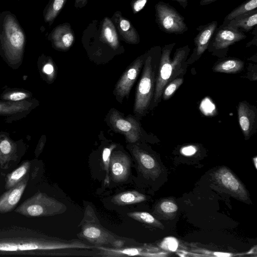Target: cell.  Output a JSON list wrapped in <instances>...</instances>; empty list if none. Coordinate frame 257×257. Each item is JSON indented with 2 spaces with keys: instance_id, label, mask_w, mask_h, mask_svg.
<instances>
[{
  "instance_id": "cell-42",
  "label": "cell",
  "mask_w": 257,
  "mask_h": 257,
  "mask_svg": "<svg viewBox=\"0 0 257 257\" xmlns=\"http://www.w3.org/2000/svg\"><path fill=\"white\" fill-rule=\"evenodd\" d=\"M256 157H255V158H254L253 159V160H254V166L255 167V168H257V167H256Z\"/></svg>"
},
{
  "instance_id": "cell-19",
  "label": "cell",
  "mask_w": 257,
  "mask_h": 257,
  "mask_svg": "<svg viewBox=\"0 0 257 257\" xmlns=\"http://www.w3.org/2000/svg\"><path fill=\"white\" fill-rule=\"evenodd\" d=\"M237 114L240 128L245 137H249L255 120V113L246 102H240L237 107Z\"/></svg>"
},
{
  "instance_id": "cell-28",
  "label": "cell",
  "mask_w": 257,
  "mask_h": 257,
  "mask_svg": "<svg viewBox=\"0 0 257 257\" xmlns=\"http://www.w3.org/2000/svg\"><path fill=\"white\" fill-rule=\"evenodd\" d=\"M15 151V146L10 140L4 139L1 142L0 165L2 168L7 167L6 165L12 159Z\"/></svg>"
},
{
  "instance_id": "cell-24",
  "label": "cell",
  "mask_w": 257,
  "mask_h": 257,
  "mask_svg": "<svg viewBox=\"0 0 257 257\" xmlns=\"http://www.w3.org/2000/svg\"><path fill=\"white\" fill-rule=\"evenodd\" d=\"M30 168L28 161L23 163L19 167L7 176L5 188L8 190L20 182L27 175Z\"/></svg>"
},
{
  "instance_id": "cell-8",
  "label": "cell",
  "mask_w": 257,
  "mask_h": 257,
  "mask_svg": "<svg viewBox=\"0 0 257 257\" xmlns=\"http://www.w3.org/2000/svg\"><path fill=\"white\" fill-rule=\"evenodd\" d=\"M246 38L243 32L228 26L221 25L213 33L208 48L214 52H225L230 46Z\"/></svg>"
},
{
  "instance_id": "cell-39",
  "label": "cell",
  "mask_w": 257,
  "mask_h": 257,
  "mask_svg": "<svg viewBox=\"0 0 257 257\" xmlns=\"http://www.w3.org/2000/svg\"><path fill=\"white\" fill-rule=\"evenodd\" d=\"M88 0H75L74 7L76 9L84 7L87 4Z\"/></svg>"
},
{
  "instance_id": "cell-11",
  "label": "cell",
  "mask_w": 257,
  "mask_h": 257,
  "mask_svg": "<svg viewBox=\"0 0 257 257\" xmlns=\"http://www.w3.org/2000/svg\"><path fill=\"white\" fill-rule=\"evenodd\" d=\"M110 122L115 130L122 134L129 143H135L140 138V127L134 118H124L116 110H113L109 117Z\"/></svg>"
},
{
  "instance_id": "cell-9",
  "label": "cell",
  "mask_w": 257,
  "mask_h": 257,
  "mask_svg": "<svg viewBox=\"0 0 257 257\" xmlns=\"http://www.w3.org/2000/svg\"><path fill=\"white\" fill-rule=\"evenodd\" d=\"M214 177L218 184L232 195L243 201L248 200L245 187L229 169L219 168L214 173Z\"/></svg>"
},
{
  "instance_id": "cell-27",
  "label": "cell",
  "mask_w": 257,
  "mask_h": 257,
  "mask_svg": "<svg viewBox=\"0 0 257 257\" xmlns=\"http://www.w3.org/2000/svg\"><path fill=\"white\" fill-rule=\"evenodd\" d=\"M257 0H247L233 9L224 18L222 26H226L232 19L247 12L256 9Z\"/></svg>"
},
{
  "instance_id": "cell-37",
  "label": "cell",
  "mask_w": 257,
  "mask_h": 257,
  "mask_svg": "<svg viewBox=\"0 0 257 257\" xmlns=\"http://www.w3.org/2000/svg\"><path fill=\"white\" fill-rule=\"evenodd\" d=\"M197 151V148L192 145L184 147L180 150L181 153L186 156H191L194 155Z\"/></svg>"
},
{
  "instance_id": "cell-23",
  "label": "cell",
  "mask_w": 257,
  "mask_h": 257,
  "mask_svg": "<svg viewBox=\"0 0 257 257\" xmlns=\"http://www.w3.org/2000/svg\"><path fill=\"white\" fill-rule=\"evenodd\" d=\"M66 2L67 0H50L43 11L45 22L52 25Z\"/></svg>"
},
{
  "instance_id": "cell-35",
  "label": "cell",
  "mask_w": 257,
  "mask_h": 257,
  "mask_svg": "<svg viewBox=\"0 0 257 257\" xmlns=\"http://www.w3.org/2000/svg\"><path fill=\"white\" fill-rule=\"evenodd\" d=\"M148 0H133L131 8L134 14L140 12L145 7Z\"/></svg>"
},
{
  "instance_id": "cell-26",
  "label": "cell",
  "mask_w": 257,
  "mask_h": 257,
  "mask_svg": "<svg viewBox=\"0 0 257 257\" xmlns=\"http://www.w3.org/2000/svg\"><path fill=\"white\" fill-rule=\"evenodd\" d=\"M31 105L26 101H0V114H18L27 110Z\"/></svg>"
},
{
  "instance_id": "cell-13",
  "label": "cell",
  "mask_w": 257,
  "mask_h": 257,
  "mask_svg": "<svg viewBox=\"0 0 257 257\" xmlns=\"http://www.w3.org/2000/svg\"><path fill=\"white\" fill-rule=\"evenodd\" d=\"M53 47L60 50L69 49L75 41V35L71 25L65 23L55 27L48 36Z\"/></svg>"
},
{
  "instance_id": "cell-2",
  "label": "cell",
  "mask_w": 257,
  "mask_h": 257,
  "mask_svg": "<svg viewBox=\"0 0 257 257\" xmlns=\"http://www.w3.org/2000/svg\"><path fill=\"white\" fill-rule=\"evenodd\" d=\"M94 245L81 240H65L55 238H28L0 239V251L22 252L61 249H92Z\"/></svg>"
},
{
  "instance_id": "cell-10",
  "label": "cell",
  "mask_w": 257,
  "mask_h": 257,
  "mask_svg": "<svg viewBox=\"0 0 257 257\" xmlns=\"http://www.w3.org/2000/svg\"><path fill=\"white\" fill-rule=\"evenodd\" d=\"M103 256H126L141 255L145 256H165L166 252L160 251L158 248L149 246L131 247H108L95 245Z\"/></svg>"
},
{
  "instance_id": "cell-20",
  "label": "cell",
  "mask_w": 257,
  "mask_h": 257,
  "mask_svg": "<svg viewBox=\"0 0 257 257\" xmlns=\"http://www.w3.org/2000/svg\"><path fill=\"white\" fill-rule=\"evenodd\" d=\"M99 39L113 50L119 46L118 35L116 28L108 17H105L102 21L100 27Z\"/></svg>"
},
{
  "instance_id": "cell-1",
  "label": "cell",
  "mask_w": 257,
  "mask_h": 257,
  "mask_svg": "<svg viewBox=\"0 0 257 257\" xmlns=\"http://www.w3.org/2000/svg\"><path fill=\"white\" fill-rule=\"evenodd\" d=\"M25 43V33L16 16L8 11L0 12V52L10 63H18Z\"/></svg>"
},
{
  "instance_id": "cell-31",
  "label": "cell",
  "mask_w": 257,
  "mask_h": 257,
  "mask_svg": "<svg viewBox=\"0 0 257 257\" xmlns=\"http://www.w3.org/2000/svg\"><path fill=\"white\" fill-rule=\"evenodd\" d=\"M182 78H176L170 82L163 91V98L164 100L169 99L178 87L183 83Z\"/></svg>"
},
{
  "instance_id": "cell-4",
  "label": "cell",
  "mask_w": 257,
  "mask_h": 257,
  "mask_svg": "<svg viewBox=\"0 0 257 257\" xmlns=\"http://www.w3.org/2000/svg\"><path fill=\"white\" fill-rule=\"evenodd\" d=\"M78 236L97 246L111 245L112 247H122L124 240L105 228L100 223L94 210L90 205L85 209L84 217L79 224Z\"/></svg>"
},
{
  "instance_id": "cell-30",
  "label": "cell",
  "mask_w": 257,
  "mask_h": 257,
  "mask_svg": "<svg viewBox=\"0 0 257 257\" xmlns=\"http://www.w3.org/2000/svg\"><path fill=\"white\" fill-rule=\"evenodd\" d=\"M116 145L112 144L108 147L104 148L102 154V160L104 166V170L105 171V177L104 179V184L107 185L109 183V167L110 163V156L112 150L115 148Z\"/></svg>"
},
{
  "instance_id": "cell-14",
  "label": "cell",
  "mask_w": 257,
  "mask_h": 257,
  "mask_svg": "<svg viewBox=\"0 0 257 257\" xmlns=\"http://www.w3.org/2000/svg\"><path fill=\"white\" fill-rule=\"evenodd\" d=\"M132 153L135 158L140 171L147 178L155 179L161 173L158 162L149 154L134 146Z\"/></svg>"
},
{
  "instance_id": "cell-38",
  "label": "cell",
  "mask_w": 257,
  "mask_h": 257,
  "mask_svg": "<svg viewBox=\"0 0 257 257\" xmlns=\"http://www.w3.org/2000/svg\"><path fill=\"white\" fill-rule=\"evenodd\" d=\"M43 71L45 73L48 75H50L54 71V67L51 63H48L44 65L43 67Z\"/></svg>"
},
{
  "instance_id": "cell-29",
  "label": "cell",
  "mask_w": 257,
  "mask_h": 257,
  "mask_svg": "<svg viewBox=\"0 0 257 257\" xmlns=\"http://www.w3.org/2000/svg\"><path fill=\"white\" fill-rule=\"evenodd\" d=\"M127 215L137 221L151 226L159 228L163 227V224L147 212H132L128 213Z\"/></svg>"
},
{
  "instance_id": "cell-36",
  "label": "cell",
  "mask_w": 257,
  "mask_h": 257,
  "mask_svg": "<svg viewBox=\"0 0 257 257\" xmlns=\"http://www.w3.org/2000/svg\"><path fill=\"white\" fill-rule=\"evenodd\" d=\"M199 252L204 253L206 255L209 256H215L220 257H228L233 255L232 254L228 252H219V251H211L204 249H199L198 251Z\"/></svg>"
},
{
  "instance_id": "cell-43",
  "label": "cell",
  "mask_w": 257,
  "mask_h": 257,
  "mask_svg": "<svg viewBox=\"0 0 257 257\" xmlns=\"http://www.w3.org/2000/svg\"><path fill=\"white\" fill-rule=\"evenodd\" d=\"M0 145H1V142H0Z\"/></svg>"
},
{
  "instance_id": "cell-33",
  "label": "cell",
  "mask_w": 257,
  "mask_h": 257,
  "mask_svg": "<svg viewBox=\"0 0 257 257\" xmlns=\"http://www.w3.org/2000/svg\"><path fill=\"white\" fill-rule=\"evenodd\" d=\"M179 246V242L174 237L168 236L165 237L160 243L162 249L170 251H175Z\"/></svg>"
},
{
  "instance_id": "cell-7",
  "label": "cell",
  "mask_w": 257,
  "mask_h": 257,
  "mask_svg": "<svg viewBox=\"0 0 257 257\" xmlns=\"http://www.w3.org/2000/svg\"><path fill=\"white\" fill-rule=\"evenodd\" d=\"M152 61V56H149L145 61L143 75L137 90L134 111L140 114L148 109L153 95L155 72Z\"/></svg>"
},
{
  "instance_id": "cell-40",
  "label": "cell",
  "mask_w": 257,
  "mask_h": 257,
  "mask_svg": "<svg viewBox=\"0 0 257 257\" xmlns=\"http://www.w3.org/2000/svg\"><path fill=\"white\" fill-rule=\"evenodd\" d=\"M173 1H176L179 3V4L184 9H185L188 3V0H171Z\"/></svg>"
},
{
  "instance_id": "cell-17",
  "label": "cell",
  "mask_w": 257,
  "mask_h": 257,
  "mask_svg": "<svg viewBox=\"0 0 257 257\" xmlns=\"http://www.w3.org/2000/svg\"><path fill=\"white\" fill-rule=\"evenodd\" d=\"M143 64V59L139 58L124 73L118 81L115 89V92L117 95L123 98L128 95L131 89L138 76Z\"/></svg>"
},
{
  "instance_id": "cell-6",
  "label": "cell",
  "mask_w": 257,
  "mask_h": 257,
  "mask_svg": "<svg viewBox=\"0 0 257 257\" xmlns=\"http://www.w3.org/2000/svg\"><path fill=\"white\" fill-rule=\"evenodd\" d=\"M155 9L156 22L163 32L182 34L188 30L184 18L169 4L159 2Z\"/></svg>"
},
{
  "instance_id": "cell-21",
  "label": "cell",
  "mask_w": 257,
  "mask_h": 257,
  "mask_svg": "<svg viewBox=\"0 0 257 257\" xmlns=\"http://www.w3.org/2000/svg\"><path fill=\"white\" fill-rule=\"evenodd\" d=\"M257 24V10L240 15L232 19L228 26L242 32H249Z\"/></svg>"
},
{
  "instance_id": "cell-5",
  "label": "cell",
  "mask_w": 257,
  "mask_h": 257,
  "mask_svg": "<svg viewBox=\"0 0 257 257\" xmlns=\"http://www.w3.org/2000/svg\"><path fill=\"white\" fill-rule=\"evenodd\" d=\"M67 209L63 203L42 192L26 199L15 211L29 217L49 216L61 214Z\"/></svg>"
},
{
  "instance_id": "cell-15",
  "label": "cell",
  "mask_w": 257,
  "mask_h": 257,
  "mask_svg": "<svg viewBox=\"0 0 257 257\" xmlns=\"http://www.w3.org/2000/svg\"><path fill=\"white\" fill-rule=\"evenodd\" d=\"M29 175L15 186L8 190L0 196V213H5L12 211L16 206L27 186Z\"/></svg>"
},
{
  "instance_id": "cell-12",
  "label": "cell",
  "mask_w": 257,
  "mask_h": 257,
  "mask_svg": "<svg viewBox=\"0 0 257 257\" xmlns=\"http://www.w3.org/2000/svg\"><path fill=\"white\" fill-rule=\"evenodd\" d=\"M131 162L129 157L121 152L111 153L109 172L112 179L116 182L126 181L131 172Z\"/></svg>"
},
{
  "instance_id": "cell-16",
  "label": "cell",
  "mask_w": 257,
  "mask_h": 257,
  "mask_svg": "<svg viewBox=\"0 0 257 257\" xmlns=\"http://www.w3.org/2000/svg\"><path fill=\"white\" fill-rule=\"evenodd\" d=\"M110 19L118 34L123 41L132 44H137L140 42V36L137 31L120 11L115 12Z\"/></svg>"
},
{
  "instance_id": "cell-41",
  "label": "cell",
  "mask_w": 257,
  "mask_h": 257,
  "mask_svg": "<svg viewBox=\"0 0 257 257\" xmlns=\"http://www.w3.org/2000/svg\"><path fill=\"white\" fill-rule=\"evenodd\" d=\"M216 1L217 0H200V5L201 6H206L209 5Z\"/></svg>"
},
{
  "instance_id": "cell-32",
  "label": "cell",
  "mask_w": 257,
  "mask_h": 257,
  "mask_svg": "<svg viewBox=\"0 0 257 257\" xmlns=\"http://www.w3.org/2000/svg\"><path fill=\"white\" fill-rule=\"evenodd\" d=\"M158 208L164 214H172L177 211L178 208L177 205L174 201L165 200L160 203Z\"/></svg>"
},
{
  "instance_id": "cell-34",
  "label": "cell",
  "mask_w": 257,
  "mask_h": 257,
  "mask_svg": "<svg viewBox=\"0 0 257 257\" xmlns=\"http://www.w3.org/2000/svg\"><path fill=\"white\" fill-rule=\"evenodd\" d=\"M29 96L28 93L22 91H14L5 94L3 96L4 99L12 101H19L26 99Z\"/></svg>"
},
{
  "instance_id": "cell-22",
  "label": "cell",
  "mask_w": 257,
  "mask_h": 257,
  "mask_svg": "<svg viewBox=\"0 0 257 257\" xmlns=\"http://www.w3.org/2000/svg\"><path fill=\"white\" fill-rule=\"evenodd\" d=\"M146 197L144 194L136 191L123 192L114 195L111 202L120 206L131 205L144 201Z\"/></svg>"
},
{
  "instance_id": "cell-3",
  "label": "cell",
  "mask_w": 257,
  "mask_h": 257,
  "mask_svg": "<svg viewBox=\"0 0 257 257\" xmlns=\"http://www.w3.org/2000/svg\"><path fill=\"white\" fill-rule=\"evenodd\" d=\"M175 44L173 43L166 45L162 48L159 70L156 82L154 102H158L167 84L184 71L183 65L189 54L190 48L188 45L178 48L171 59V53Z\"/></svg>"
},
{
  "instance_id": "cell-18",
  "label": "cell",
  "mask_w": 257,
  "mask_h": 257,
  "mask_svg": "<svg viewBox=\"0 0 257 257\" xmlns=\"http://www.w3.org/2000/svg\"><path fill=\"white\" fill-rule=\"evenodd\" d=\"M217 25V22L214 21L196 28V30L199 31V33L194 40L195 47L193 55L194 57L201 56L208 48L211 37L216 29Z\"/></svg>"
},
{
  "instance_id": "cell-25",
  "label": "cell",
  "mask_w": 257,
  "mask_h": 257,
  "mask_svg": "<svg viewBox=\"0 0 257 257\" xmlns=\"http://www.w3.org/2000/svg\"><path fill=\"white\" fill-rule=\"evenodd\" d=\"M244 63L237 59H228L218 63L213 68L217 72L225 73H236L242 70Z\"/></svg>"
}]
</instances>
